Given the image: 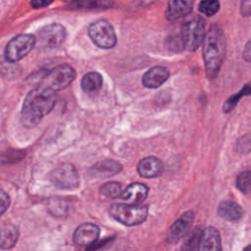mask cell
<instances>
[{
	"mask_svg": "<svg viewBox=\"0 0 251 251\" xmlns=\"http://www.w3.org/2000/svg\"><path fill=\"white\" fill-rule=\"evenodd\" d=\"M122 170H123V166L121 163L115 160L105 159L92 165L88 169V175L94 177L106 178L119 174Z\"/></svg>",
	"mask_w": 251,
	"mask_h": 251,
	"instance_id": "obj_12",
	"label": "cell"
},
{
	"mask_svg": "<svg viewBox=\"0 0 251 251\" xmlns=\"http://www.w3.org/2000/svg\"><path fill=\"white\" fill-rule=\"evenodd\" d=\"M110 216L119 223L131 226L143 223L148 216V206L115 203L109 207Z\"/></svg>",
	"mask_w": 251,
	"mask_h": 251,
	"instance_id": "obj_4",
	"label": "cell"
},
{
	"mask_svg": "<svg viewBox=\"0 0 251 251\" xmlns=\"http://www.w3.org/2000/svg\"><path fill=\"white\" fill-rule=\"evenodd\" d=\"M50 179L55 186L61 189H74L79 184V176L72 164H61L50 174Z\"/></svg>",
	"mask_w": 251,
	"mask_h": 251,
	"instance_id": "obj_8",
	"label": "cell"
},
{
	"mask_svg": "<svg viewBox=\"0 0 251 251\" xmlns=\"http://www.w3.org/2000/svg\"><path fill=\"white\" fill-rule=\"evenodd\" d=\"M219 215L229 222H237L243 216V210L239 204L231 200H225L219 204Z\"/></svg>",
	"mask_w": 251,
	"mask_h": 251,
	"instance_id": "obj_18",
	"label": "cell"
},
{
	"mask_svg": "<svg viewBox=\"0 0 251 251\" xmlns=\"http://www.w3.org/2000/svg\"><path fill=\"white\" fill-rule=\"evenodd\" d=\"M219 10L220 2L217 0H204L199 4V11L208 17L214 16L219 12Z\"/></svg>",
	"mask_w": 251,
	"mask_h": 251,
	"instance_id": "obj_25",
	"label": "cell"
},
{
	"mask_svg": "<svg viewBox=\"0 0 251 251\" xmlns=\"http://www.w3.org/2000/svg\"><path fill=\"white\" fill-rule=\"evenodd\" d=\"M112 5V3H110V2H99V1H96V2H90V1H88V2H75V3H74L73 4V6H75V8H79V9H81V8H86V7H88V6H90L89 8H91V9H95V8H101V7H109V6H111Z\"/></svg>",
	"mask_w": 251,
	"mask_h": 251,
	"instance_id": "obj_27",
	"label": "cell"
},
{
	"mask_svg": "<svg viewBox=\"0 0 251 251\" xmlns=\"http://www.w3.org/2000/svg\"><path fill=\"white\" fill-rule=\"evenodd\" d=\"M10 206V197L8 194L0 189V216H2Z\"/></svg>",
	"mask_w": 251,
	"mask_h": 251,
	"instance_id": "obj_28",
	"label": "cell"
},
{
	"mask_svg": "<svg viewBox=\"0 0 251 251\" xmlns=\"http://www.w3.org/2000/svg\"><path fill=\"white\" fill-rule=\"evenodd\" d=\"M169 76L170 72L166 67L155 66L143 75L142 83L147 88H157L165 83Z\"/></svg>",
	"mask_w": 251,
	"mask_h": 251,
	"instance_id": "obj_16",
	"label": "cell"
},
{
	"mask_svg": "<svg viewBox=\"0 0 251 251\" xmlns=\"http://www.w3.org/2000/svg\"><path fill=\"white\" fill-rule=\"evenodd\" d=\"M102 83H103V77L97 72L86 73L80 80L81 89L85 93L98 92L102 87Z\"/></svg>",
	"mask_w": 251,
	"mask_h": 251,
	"instance_id": "obj_20",
	"label": "cell"
},
{
	"mask_svg": "<svg viewBox=\"0 0 251 251\" xmlns=\"http://www.w3.org/2000/svg\"><path fill=\"white\" fill-rule=\"evenodd\" d=\"M75 70L69 64H62L48 72L40 80L38 86L53 92L60 91L69 86L75 78Z\"/></svg>",
	"mask_w": 251,
	"mask_h": 251,
	"instance_id": "obj_5",
	"label": "cell"
},
{
	"mask_svg": "<svg viewBox=\"0 0 251 251\" xmlns=\"http://www.w3.org/2000/svg\"><path fill=\"white\" fill-rule=\"evenodd\" d=\"M57 96L55 92L37 86L30 90L25 96L21 121L26 127L35 126L46 115H48L56 104Z\"/></svg>",
	"mask_w": 251,
	"mask_h": 251,
	"instance_id": "obj_1",
	"label": "cell"
},
{
	"mask_svg": "<svg viewBox=\"0 0 251 251\" xmlns=\"http://www.w3.org/2000/svg\"><path fill=\"white\" fill-rule=\"evenodd\" d=\"M202 43L206 75L213 79L218 75L226 57V40L223 28L216 24L210 25Z\"/></svg>",
	"mask_w": 251,
	"mask_h": 251,
	"instance_id": "obj_2",
	"label": "cell"
},
{
	"mask_svg": "<svg viewBox=\"0 0 251 251\" xmlns=\"http://www.w3.org/2000/svg\"><path fill=\"white\" fill-rule=\"evenodd\" d=\"M52 3V1H43V0H35V1H31L30 5L32 8L34 9H38V8H43L46 7L48 5H50Z\"/></svg>",
	"mask_w": 251,
	"mask_h": 251,
	"instance_id": "obj_30",
	"label": "cell"
},
{
	"mask_svg": "<svg viewBox=\"0 0 251 251\" xmlns=\"http://www.w3.org/2000/svg\"><path fill=\"white\" fill-rule=\"evenodd\" d=\"M99 227L91 223H83L79 225L74 232V242L81 246H90L94 244L99 237Z\"/></svg>",
	"mask_w": 251,
	"mask_h": 251,
	"instance_id": "obj_11",
	"label": "cell"
},
{
	"mask_svg": "<svg viewBox=\"0 0 251 251\" xmlns=\"http://www.w3.org/2000/svg\"><path fill=\"white\" fill-rule=\"evenodd\" d=\"M66 39V29L60 24H51L43 26L37 36V43L44 48H56Z\"/></svg>",
	"mask_w": 251,
	"mask_h": 251,
	"instance_id": "obj_9",
	"label": "cell"
},
{
	"mask_svg": "<svg viewBox=\"0 0 251 251\" xmlns=\"http://www.w3.org/2000/svg\"><path fill=\"white\" fill-rule=\"evenodd\" d=\"M240 13L243 17H248L250 15V2L248 0L241 2Z\"/></svg>",
	"mask_w": 251,
	"mask_h": 251,
	"instance_id": "obj_29",
	"label": "cell"
},
{
	"mask_svg": "<svg viewBox=\"0 0 251 251\" xmlns=\"http://www.w3.org/2000/svg\"><path fill=\"white\" fill-rule=\"evenodd\" d=\"M249 94H250V86H249V83H246L239 92L233 94L232 96H230L229 98H227L226 100V102L224 103V106H223L224 112L225 113H229L236 106L237 102L239 101V99L242 96L249 95Z\"/></svg>",
	"mask_w": 251,
	"mask_h": 251,
	"instance_id": "obj_24",
	"label": "cell"
},
{
	"mask_svg": "<svg viewBox=\"0 0 251 251\" xmlns=\"http://www.w3.org/2000/svg\"><path fill=\"white\" fill-rule=\"evenodd\" d=\"M236 186L243 193H248L250 190V172H241L236 178Z\"/></svg>",
	"mask_w": 251,
	"mask_h": 251,
	"instance_id": "obj_26",
	"label": "cell"
},
{
	"mask_svg": "<svg viewBox=\"0 0 251 251\" xmlns=\"http://www.w3.org/2000/svg\"><path fill=\"white\" fill-rule=\"evenodd\" d=\"M194 1H169L167 8V18L170 21L177 20L181 17L188 16L193 8Z\"/></svg>",
	"mask_w": 251,
	"mask_h": 251,
	"instance_id": "obj_17",
	"label": "cell"
},
{
	"mask_svg": "<svg viewBox=\"0 0 251 251\" xmlns=\"http://www.w3.org/2000/svg\"><path fill=\"white\" fill-rule=\"evenodd\" d=\"M198 251H222L221 235L214 226H207L202 229Z\"/></svg>",
	"mask_w": 251,
	"mask_h": 251,
	"instance_id": "obj_13",
	"label": "cell"
},
{
	"mask_svg": "<svg viewBox=\"0 0 251 251\" xmlns=\"http://www.w3.org/2000/svg\"><path fill=\"white\" fill-rule=\"evenodd\" d=\"M250 42L248 41L247 42V44H246V46H245V49H244V51H243V58L246 60V61H250V44H249Z\"/></svg>",
	"mask_w": 251,
	"mask_h": 251,
	"instance_id": "obj_31",
	"label": "cell"
},
{
	"mask_svg": "<svg viewBox=\"0 0 251 251\" xmlns=\"http://www.w3.org/2000/svg\"><path fill=\"white\" fill-rule=\"evenodd\" d=\"M202 229V226H196L188 233V236L182 244L181 251H198V244Z\"/></svg>",
	"mask_w": 251,
	"mask_h": 251,
	"instance_id": "obj_21",
	"label": "cell"
},
{
	"mask_svg": "<svg viewBox=\"0 0 251 251\" xmlns=\"http://www.w3.org/2000/svg\"><path fill=\"white\" fill-rule=\"evenodd\" d=\"M205 21L198 15L185 17L180 26V41L184 50L194 52L202 44L205 36Z\"/></svg>",
	"mask_w": 251,
	"mask_h": 251,
	"instance_id": "obj_3",
	"label": "cell"
},
{
	"mask_svg": "<svg viewBox=\"0 0 251 251\" xmlns=\"http://www.w3.org/2000/svg\"><path fill=\"white\" fill-rule=\"evenodd\" d=\"M99 192L102 196L107 197V198H118L121 196L123 192V187L120 182L117 181H109L104 183L100 189Z\"/></svg>",
	"mask_w": 251,
	"mask_h": 251,
	"instance_id": "obj_22",
	"label": "cell"
},
{
	"mask_svg": "<svg viewBox=\"0 0 251 251\" xmlns=\"http://www.w3.org/2000/svg\"><path fill=\"white\" fill-rule=\"evenodd\" d=\"M88 35L92 42L103 49H111L117 44V35L113 25L106 20L93 22L88 27Z\"/></svg>",
	"mask_w": 251,
	"mask_h": 251,
	"instance_id": "obj_6",
	"label": "cell"
},
{
	"mask_svg": "<svg viewBox=\"0 0 251 251\" xmlns=\"http://www.w3.org/2000/svg\"><path fill=\"white\" fill-rule=\"evenodd\" d=\"M149 192V188L140 182H133L130 183L123 190L121 194V198L126 202V204L131 205H139L143 202Z\"/></svg>",
	"mask_w": 251,
	"mask_h": 251,
	"instance_id": "obj_15",
	"label": "cell"
},
{
	"mask_svg": "<svg viewBox=\"0 0 251 251\" xmlns=\"http://www.w3.org/2000/svg\"><path fill=\"white\" fill-rule=\"evenodd\" d=\"M243 251H250V245L246 246V247L244 248V250H243Z\"/></svg>",
	"mask_w": 251,
	"mask_h": 251,
	"instance_id": "obj_32",
	"label": "cell"
},
{
	"mask_svg": "<svg viewBox=\"0 0 251 251\" xmlns=\"http://www.w3.org/2000/svg\"><path fill=\"white\" fill-rule=\"evenodd\" d=\"M48 210L51 214L57 217L65 216L69 211V205L66 200L60 198H52L47 204Z\"/></svg>",
	"mask_w": 251,
	"mask_h": 251,
	"instance_id": "obj_23",
	"label": "cell"
},
{
	"mask_svg": "<svg viewBox=\"0 0 251 251\" xmlns=\"http://www.w3.org/2000/svg\"><path fill=\"white\" fill-rule=\"evenodd\" d=\"M36 43V38L31 34H19L12 38L5 48V59L15 63L25 57Z\"/></svg>",
	"mask_w": 251,
	"mask_h": 251,
	"instance_id": "obj_7",
	"label": "cell"
},
{
	"mask_svg": "<svg viewBox=\"0 0 251 251\" xmlns=\"http://www.w3.org/2000/svg\"><path fill=\"white\" fill-rule=\"evenodd\" d=\"M137 172L140 176L152 178L160 176L164 172V165L161 160L156 157H145L137 165Z\"/></svg>",
	"mask_w": 251,
	"mask_h": 251,
	"instance_id": "obj_14",
	"label": "cell"
},
{
	"mask_svg": "<svg viewBox=\"0 0 251 251\" xmlns=\"http://www.w3.org/2000/svg\"><path fill=\"white\" fill-rule=\"evenodd\" d=\"M19 238V229L13 224H3L0 226V248L11 249Z\"/></svg>",
	"mask_w": 251,
	"mask_h": 251,
	"instance_id": "obj_19",
	"label": "cell"
},
{
	"mask_svg": "<svg viewBox=\"0 0 251 251\" xmlns=\"http://www.w3.org/2000/svg\"><path fill=\"white\" fill-rule=\"evenodd\" d=\"M194 222V214L191 211L183 213L170 227L167 234L169 243H176L181 239L189 230Z\"/></svg>",
	"mask_w": 251,
	"mask_h": 251,
	"instance_id": "obj_10",
	"label": "cell"
}]
</instances>
